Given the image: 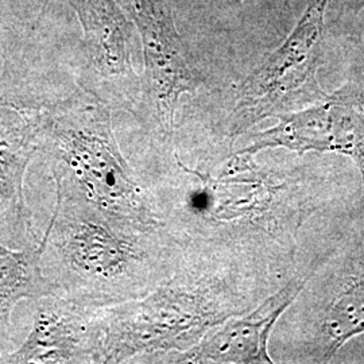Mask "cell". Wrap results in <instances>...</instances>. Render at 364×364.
<instances>
[{"instance_id":"277c9868","label":"cell","mask_w":364,"mask_h":364,"mask_svg":"<svg viewBox=\"0 0 364 364\" xmlns=\"http://www.w3.org/2000/svg\"><path fill=\"white\" fill-rule=\"evenodd\" d=\"M328 0H311L299 25L240 84L224 135L235 141L255 123L323 95L316 81Z\"/></svg>"},{"instance_id":"8992f818","label":"cell","mask_w":364,"mask_h":364,"mask_svg":"<svg viewBox=\"0 0 364 364\" xmlns=\"http://www.w3.org/2000/svg\"><path fill=\"white\" fill-rule=\"evenodd\" d=\"M278 124L255 134L237 154L254 156L266 149L338 153L351 158L363 178L364 102L353 92L338 91L308 109L277 115Z\"/></svg>"},{"instance_id":"6da1fadb","label":"cell","mask_w":364,"mask_h":364,"mask_svg":"<svg viewBox=\"0 0 364 364\" xmlns=\"http://www.w3.org/2000/svg\"><path fill=\"white\" fill-rule=\"evenodd\" d=\"M54 182L55 207L38 247L55 294L105 308L142 299L174 273L186 243L165 223L109 212Z\"/></svg>"},{"instance_id":"52a82bcc","label":"cell","mask_w":364,"mask_h":364,"mask_svg":"<svg viewBox=\"0 0 364 364\" xmlns=\"http://www.w3.org/2000/svg\"><path fill=\"white\" fill-rule=\"evenodd\" d=\"M57 102L15 76L9 66L4 69L0 78V198L23 223L27 166L41 150L43 117Z\"/></svg>"},{"instance_id":"30bf717a","label":"cell","mask_w":364,"mask_h":364,"mask_svg":"<svg viewBox=\"0 0 364 364\" xmlns=\"http://www.w3.org/2000/svg\"><path fill=\"white\" fill-rule=\"evenodd\" d=\"M54 293L55 289L41 269L38 245L23 251H14L0 245V347L9 336L11 312L16 304Z\"/></svg>"},{"instance_id":"3957f363","label":"cell","mask_w":364,"mask_h":364,"mask_svg":"<svg viewBox=\"0 0 364 364\" xmlns=\"http://www.w3.org/2000/svg\"><path fill=\"white\" fill-rule=\"evenodd\" d=\"M52 159L54 181L93 204L147 224H164L154 197L117 144L109 107L73 91L43 117L41 150Z\"/></svg>"},{"instance_id":"9c48e42d","label":"cell","mask_w":364,"mask_h":364,"mask_svg":"<svg viewBox=\"0 0 364 364\" xmlns=\"http://www.w3.org/2000/svg\"><path fill=\"white\" fill-rule=\"evenodd\" d=\"M305 282H290L247 316H235L210 329L188 351L164 353L153 358L150 363H273L267 352L270 333Z\"/></svg>"},{"instance_id":"5b68a950","label":"cell","mask_w":364,"mask_h":364,"mask_svg":"<svg viewBox=\"0 0 364 364\" xmlns=\"http://www.w3.org/2000/svg\"><path fill=\"white\" fill-rule=\"evenodd\" d=\"M132 14L144 42V76L135 115L156 146V154L174 151L177 112L183 95L195 93L204 76L177 33L165 0H134Z\"/></svg>"},{"instance_id":"7c38bea8","label":"cell","mask_w":364,"mask_h":364,"mask_svg":"<svg viewBox=\"0 0 364 364\" xmlns=\"http://www.w3.org/2000/svg\"><path fill=\"white\" fill-rule=\"evenodd\" d=\"M364 7V0H356V10H360Z\"/></svg>"},{"instance_id":"ba28073f","label":"cell","mask_w":364,"mask_h":364,"mask_svg":"<svg viewBox=\"0 0 364 364\" xmlns=\"http://www.w3.org/2000/svg\"><path fill=\"white\" fill-rule=\"evenodd\" d=\"M34 326L25 343L3 363H96L100 348V308L80 305L58 294L37 299Z\"/></svg>"},{"instance_id":"7a4b0ae2","label":"cell","mask_w":364,"mask_h":364,"mask_svg":"<svg viewBox=\"0 0 364 364\" xmlns=\"http://www.w3.org/2000/svg\"><path fill=\"white\" fill-rule=\"evenodd\" d=\"M247 312L227 274L210 272L196 243H186L174 273L142 299L99 309L102 340L96 363H150L188 351L215 326Z\"/></svg>"},{"instance_id":"8fae6325","label":"cell","mask_w":364,"mask_h":364,"mask_svg":"<svg viewBox=\"0 0 364 364\" xmlns=\"http://www.w3.org/2000/svg\"><path fill=\"white\" fill-rule=\"evenodd\" d=\"M347 277L326 309L323 321L326 356L331 358L351 338L364 333V247L352 250Z\"/></svg>"}]
</instances>
